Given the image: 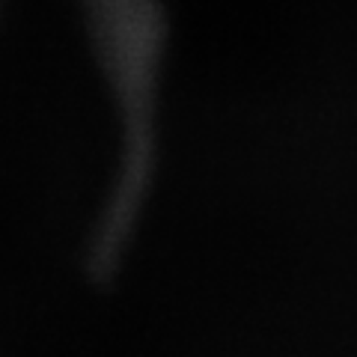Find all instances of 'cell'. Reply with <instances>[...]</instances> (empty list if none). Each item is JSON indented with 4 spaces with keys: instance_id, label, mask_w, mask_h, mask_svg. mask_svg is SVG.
Masks as SVG:
<instances>
[{
    "instance_id": "6da1fadb",
    "label": "cell",
    "mask_w": 357,
    "mask_h": 357,
    "mask_svg": "<svg viewBox=\"0 0 357 357\" xmlns=\"http://www.w3.org/2000/svg\"><path fill=\"white\" fill-rule=\"evenodd\" d=\"M89 21L96 27L98 51L105 69L110 75L126 119V176L122 194L116 197L110 232L122 236L126 223L137 206V188L143 185L140 164H149V140H152V105L158 93V63L164 24L158 0H86Z\"/></svg>"
}]
</instances>
